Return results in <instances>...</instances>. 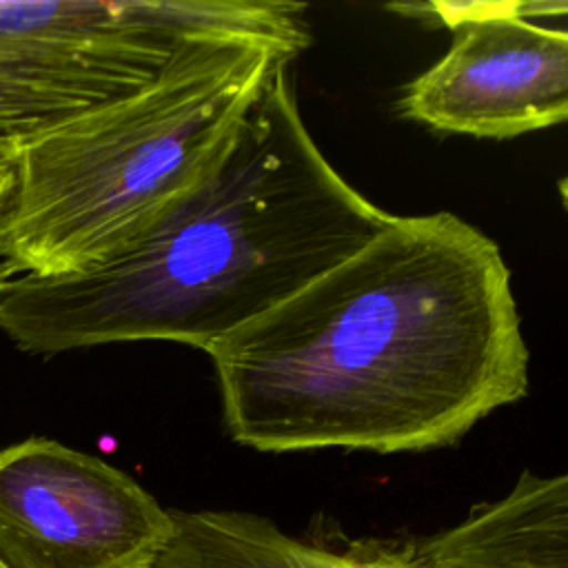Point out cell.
<instances>
[{
    "instance_id": "7",
    "label": "cell",
    "mask_w": 568,
    "mask_h": 568,
    "mask_svg": "<svg viewBox=\"0 0 568 568\" xmlns=\"http://www.w3.org/2000/svg\"><path fill=\"white\" fill-rule=\"evenodd\" d=\"M406 548L417 568H568V477L524 470L497 501Z\"/></svg>"
},
{
    "instance_id": "10",
    "label": "cell",
    "mask_w": 568,
    "mask_h": 568,
    "mask_svg": "<svg viewBox=\"0 0 568 568\" xmlns=\"http://www.w3.org/2000/svg\"><path fill=\"white\" fill-rule=\"evenodd\" d=\"M0 568H4V566H2V564H0Z\"/></svg>"
},
{
    "instance_id": "3",
    "label": "cell",
    "mask_w": 568,
    "mask_h": 568,
    "mask_svg": "<svg viewBox=\"0 0 568 568\" xmlns=\"http://www.w3.org/2000/svg\"><path fill=\"white\" fill-rule=\"evenodd\" d=\"M300 53L195 36L146 89L24 149L7 217L22 275L89 271L149 231L215 169L273 62Z\"/></svg>"
},
{
    "instance_id": "5",
    "label": "cell",
    "mask_w": 568,
    "mask_h": 568,
    "mask_svg": "<svg viewBox=\"0 0 568 568\" xmlns=\"http://www.w3.org/2000/svg\"><path fill=\"white\" fill-rule=\"evenodd\" d=\"M171 510L133 477L55 439L0 450L4 568H155Z\"/></svg>"
},
{
    "instance_id": "2",
    "label": "cell",
    "mask_w": 568,
    "mask_h": 568,
    "mask_svg": "<svg viewBox=\"0 0 568 568\" xmlns=\"http://www.w3.org/2000/svg\"><path fill=\"white\" fill-rule=\"evenodd\" d=\"M293 60L273 62L200 186L106 262L11 282L0 331L33 355L149 339L204 351L386 229L395 215L353 189L308 133Z\"/></svg>"
},
{
    "instance_id": "6",
    "label": "cell",
    "mask_w": 568,
    "mask_h": 568,
    "mask_svg": "<svg viewBox=\"0 0 568 568\" xmlns=\"http://www.w3.org/2000/svg\"><path fill=\"white\" fill-rule=\"evenodd\" d=\"M450 49L404 91L399 109L435 131L515 138L568 115V31L537 24L566 2H433Z\"/></svg>"
},
{
    "instance_id": "4",
    "label": "cell",
    "mask_w": 568,
    "mask_h": 568,
    "mask_svg": "<svg viewBox=\"0 0 568 568\" xmlns=\"http://www.w3.org/2000/svg\"><path fill=\"white\" fill-rule=\"evenodd\" d=\"M306 7L282 0H0V155L120 102L195 36L306 47Z\"/></svg>"
},
{
    "instance_id": "1",
    "label": "cell",
    "mask_w": 568,
    "mask_h": 568,
    "mask_svg": "<svg viewBox=\"0 0 568 568\" xmlns=\"http://www.w3.org/2000/svg\"><path fill=\"white\" fill-rule=\"evenodd\" d=\"M204 353L229 437L260 453L442 448L528 390L510 268L450 211L395 215Z\"/></svg>"
},
{
    "instance_id": "8",
    "label": "cell",
    "mask_w": 568,
    "mask_h": 568,
    "mask_svg": "<svg viewBox=\"0 0 568 568\" xmlns=\"http://www.w3.org/2000/svg\"><path fill=\"white\" fill-rule=\"evenodd\" d=\"M171 517L173 535L155 568H417L406 544L304 539L244 510H171Z\"/></svg>"
},
{
    "instance_id": "9",
    "label": "cell",
    "mask_w": 568,
    "mask_h": 568,
    "mask_svg": "<svg viewBox=\"0 0 568 568\" xmlns=\"http://www.w3.org/2000/svg\"><path fill=\"white\" fill-rule=\"evenodd\" d=\"M16 162L18 158L0 155V293L11 282L22 277V271L18 268L7 240V217H9L11 195L16 186Z\"/></svg>"
}]
</instances>
